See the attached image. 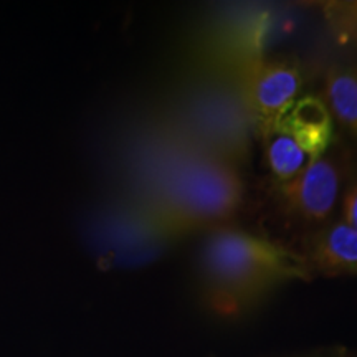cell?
Wrapping results in <instances>:
<instances>
[{
	"label": "cell",
	"mask_w": 357,
	"mask_h": 357,
	"mask_svg": "<svg viewBox=\"0 0 357 357\" xmlns=\"http://www.w3.org/2000/svg\"><path fill=\"white\" fill-rule=\"evenodd\" d=\"M311 278L301 253L230 225L212 230L200 253L202 301L225 319L257 310L281 284Z\"/></svg>",
	"instance_id": "6da1fadb"
},
{
	"label": "cell",
	"mask_w": 357,
	"mask_h": 357,
	"mask_svg": "<svg viewBox=\"0 0 357 357\" xmlns=\"http://www.w3.org/2000/svg\"><path fill=\"white\" fill-rule=\"evenodd\" d=\"M245 202L240 166L199 153L171 172L147 200V220L162 238L212 231L238 215Z\"/></svg>",
	"instance_id": "7a4b0ae2"
},
{
	"label": "cell",
	"mask_w": 357,
	"mask_h": 357,
	"mask_svg": "<svg viewBox=\"0 0 357 357\" xmlns=\"http://www.w3.org/2000/svg\"><path fill=\"white\" fill-rule=\"evenodd\" d=\"M344 178V159L328 151L296 177L287 182H271L268 199L276 220L284 230L306 242L331 222Z\"/></svg>",
	"instance_id": "3957f363"
},
{
	"label": "cell",
	"mask_w": 357,
	"mask_h": 357,
	"mask_svg": "<svg viewBox=\"0 0 357 357\" xmlns=\"http://www.w3.org/2000/svg\"><path fill=\"white\" fill-rule=\"evenodd\" d=\"M252 129L258 136L270 131L281 114L300 98L303 71L296 61L257 58L231 77Z\"/></svg>",
	"instance_id": "277c9868"
},
{
	"label": "cell",
	"mask_w": 357,
	"mask_h": 357,
	"mask_svg": "<svg viewBox=\"0 0 357 357\" xmlns=\"http://www.w3.org/2000/svg\"><path fill=\"white\" fill-rule=\"evenodd\" d=\"M270 30L266 12H252L220 20L204 32L195 43V61L204 77H231L250 61L263 56Z\"/></svg>",
	"instance_id": "5b68a950"
},
{
	"label": "cell",
	"mask_w": 357,
	"mask_h": 357,
	"mask_svg": "<svg viewBox=\"0 0 357 357\" xmlns=\"http://www.w3.org/2000/svg\"><path fill=\"white\" fill-rule=\"evenodd\" d=\"M305 258L311 275H357V230L342 220H331L305 242Z\"/></svg>",
	"instance_id": "8992f818"
},
{
	"label": "cell",
	"mask_w": 357,
	"mask_h": 357,
	"mask_svg": "<svg viewBox=\"0 0 357 357\" xmlns=\"http://www.w3.org/2000/svg\"><path fill=\"white\" fill-rule=\"evenodd\" d=\"M273 128L291 136L312 162L328 153L334 139V121L319 96H300ZM271 128V129H273Z\"/></svg>",
	"instance_id": "52a82bcc"
},
{
	"label": "cell",
	"mask_w": 357,
	"mask_h": 357,
	"mask_svg": "<svg viewBox=\"0 0 357 357\" xmlns=\"http://www.w3.org/2000/svg\"><path fill=\"white\" fill-rule=\"evenodd\" d=\"M333 121L357 137V65H333L324 75L323 98Z\"/></svg>",
	"instance_id": "ba28073f"
},
{
	"label": "cell",
	"mask_w": 357,
	"mask_h": 357,
	"mask_svg": "<svg viewBox=\"0 0 357 357\" xmlns=\"http://www.w3.org/2000/svg\"><path fill=\"white\" fill-rule=\"evenodd\" d=\"M260 139L271 182H287L312 164L310 155L298 146V142L280 128L270 129L260 136Z\"/></svg>",
	"instance_id": "9c48e42d"
},
{
	"label": "cell",
	"mask_w": 357,
	"mask_h": 357,
	"mask_svg": "<svg viewBox=\"0 0 357 357\" xmlns=\"http://www.w3.org/2000/svg\"><path fill=\"white\" fill-rule=\"evenodd\" d=\"M328 19L346 35H357V2L331 3L328 8Z\"/></svg>",
	"instance_id": "30bf717a"
},
{
	"label": "cell",
	"mask_w": 357,
	"mask_h": 357,
	"mask_svg": "<svg viewBox=\"0 0 357 357\" xmlns=\"http://www.w3.org/2000/svg\"><path fill=\"white\" fill-rule=\"evenodd\" d=\"M341 213L342 222L357 230V177L342 189L341 194Z\"/></svg>",
	"instance_id": "8fae6325"
}]
</instances>
